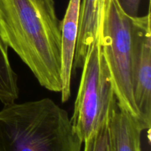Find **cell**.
<instances>
[{
    "mask_svg": "<svg viewBox=\"0 0 151 151\" xmlns=\"http://www.w3.org/2000/svg\"><path fill=\"white\" fill-rule=\"evenodd\" d=\"M108 128L111 151H142V128L118 105L110 114Z\"/></svg>",
    "mask_w": 151,
    "mask_h": 151,
    "instance_id": "obj_8",
    "label": "cell"
},
{
    "mask_svg": "<svg viewBox=\"0 0 151 151\" xmlns=\"http://www.w3.org/2000/svg\"><path fill=\"white\" fill-rule=\"evenodd\" d=\"M66 110L50 98L4 105L0 151H82Z\"/></svg>",
    "mask_w": 151,
    "mask_h": 151,
    "instance_id": "obj_2",
    "label": "cell"
},
{
    "mask_svg": "<svg viewBox=\"0 0 151 151\" xmlns=\"http://www.w3.org/2000/svg\"><path fill=\"white\" fill-rule=\"evenodd\" d=\"M132 78L134 96L144 131L151 125V33L150 11L133 17Z\"/></svg>",
    "mask_w": 151,
    "mask_h": 151,
    "instance_id": "obj_5",
    "label": "cell"
},
{
    "mask_svg": "<svg viewBox=\"0 0 151 151\" xmlns=\"http://www.w3.org/2000/svg\"><path fill=\"white\" fill-rule=\"evenodd\" d=\"M81 0H69L61 23V101L71 97V79L79 28Z\"/></svg>",
    "mask_w": 151,
    "mask_h": 151,
    "instance_id": "obj_6",
    "label": "cell"
},
{
    "mask_svg": "<svg viewBox=\"0 0 151 151\" xmlns=\"http://www.w3.org/2000/svg\"><path fill=\"white\" fill-rule=\"evenodd\" d=\"M83 144V151H111L108 122L101 125Z\"/></svg>",
    "mask_w": 151,
    "mask_h": 151,
    "instance_id": "obj_10",
    "label": "cell"
},
{
    "mask_svg": "<svg viewBox=\"0 0 151 151\" xmlns=\"http://www.w3.org/2000/svg\"><path fill=\"white\" fill-rule=\"evenodd\" d=\"M0 33L41 86L60 92L61 23L54 0H0Z\"/></svg>",
    "mask_w": 151,
    "mask_h": 151,
    "instance_id": "obj_1",
    "label": "cell"
},
{
    "mask_svg": "<svg viewBox=\"0 0 151 151\" xmlns=\"http://www.w3.org/2000/svg\"><path fill=\"white\" fill-rule=\"evenodd\" d=\"M141 0H119L122 10L131 17L138 16Z\"/></svg>",
    "mask_w": 151,
    "mask_h": 151,
    "instance_id": "obj_11",
    "label": "cell"
},
{
    "mask_svg": "<svg viewBox=\"0 0 151 151\" xmlns=\"http://www.w3.org/2000/svg\"><path fill=\"white\" fill-rule=\"evenodd\" d=\"M107 0H82L73 69H82L88 50L98 36Z\"/></svg>",
    "mask_w": 151,
    "mask_h": 151,
    "instance_id": "obj_7",
    "label": "cell"
},
{
    "mask_svg": "<svg viewBox=\"0 0 151 151\" xmlns=\"http://www.w3.org/2000/svg\"><path fill=\"white\" fill-rule=\"evenodd\" d=\"M117 105L110 72L97 36L83 65L79 88L70 118L74 130L83 143L108 122Z\"/></svg>",
    "mask_w": 151,
    "mask_h": 151,
    "instance_id": "obj_4",
    "label": "cell"
},
{
    "mask_svg": "<svg viewBox=\"0 0 151 151\" xmlns=\"http://www.w3.org/2000/svg\"><path fill=\"white\" fill-rule=\"evenodd\" d=\"M19 96L18 76L8 55V47L0 33V102L3 105L16 103Z\"/></svg>",
    "mask_w": 151,
    "mask_h": 151,
    "instance_id": "obj_9",
    "label": "cell"
},
{
    "mask_svg": "<svg viewBox=\"0 0 151 151\" xmlns=\"http://www.w3.org/2000/svg\"><path fill=\"white\" fill-rule=\"evenodd\" d=\"M98 38L118 106L141 125L133 88V17L122 10L119 0L106 1Z\"/></svg>",
    "mask_w": 151,
    "mask_h": 151,
    "instance_id": "obj_3",
    "label": "cell"
}]
</instances>
